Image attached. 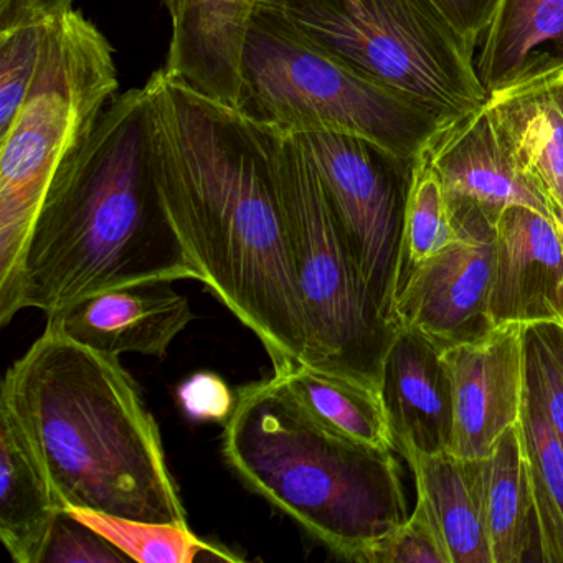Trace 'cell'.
Instances as JSON below:
<instances>
[{
    "instance_id": "obj_22",
    "label": "cell",
    "mask_w": 563,
    "mask_h": 563,
    "mask_svg": "<svg viewBox=\"0 0 563 563\" xmlns=\"http://www.w3.org/2000/svg\"><path fill=\"white\" fill-rule=\"evenodd\" d=\"M273 375L282 378L299 404L332 433L362 446L397 453L377 388L305 364Z\"/></svg>"
},
{
    "instance_id": "obj_16",
    "label": "cell",
    "mask_w": 563,
    "mask_h": 563,
    "mask_svg": "<svg viewBox=\"0 0 563 563\" xmlns=\"http://www.w3.org/2000/svg\"><path fill=\"white\" fill-rule=\"evenodd\" d=\"M477 77L489 100L563 84V0H499Z\"/></svg>"
},
{
    "instance_id": "obj_21",
    "label": "cell",
    "mask_w": 563,
    "mask_h": 563,
    "mask_svg": "<svg viewBox=\"0 0 563 563\" xmlns=\"http://www.w3.org/2000/svg\"><path fill=\"white\" fill-rule=\"evenodd\" d=\"M481 489L493 563L542 562L520 421L481 460Z\"/></svg>"
},
{
    "instance_id": "obj_8",
    "label": "cell",
    "mask_w": 563,
    "mask_h": 563,
    "mask_svg": "<svg viewBox=\"0 0 563 563\" xmlns=\"http://www.w3.org/2000/svg\"><path fill=\"white\" fill-rule=\"evenodd\" d=\"M239 110L302 133L334 130L418 159L446 124L375 84L256 4L243 48Z\"/></svg>"
},
{
    "instance_id": "obj_2",
    "label": "cell",
    "mask_w": 563,
    "mask_h": 563,
    "mask_svg": "<svg viewBox=\"0 0 563 563\" xmlns=\"http://www.w3.org/2000/svg\"><path fill=\"white\" fill-rule=\"evenodd\" d=\"M200 282L151 167L146 88L117 95L55 177L9 285L0 324L22 309L51 316L104 289Z\"/></svg>"
},
{
    "instance_id": "obj_5",
    "label": "cell",
    "mask_w": 563,
    "mask_h": 563,
    "mask_svg": "<svg viewBox=\"0 0 563 563\" xmlns=\"http://www.w3.org/2000/svg\"><path fill=\"white\" fill-rule=\"evenodd\" d=\"M118 88L114 51L100 29L75 9L54 19L27 100L0 133V288L18 269L52 183Z\"/></svg>"
},
{
    "instance_id": "obj_11",
    "label": "cell",
    "mask_w": 563,
    "mask_h": 563,
    "mask_svg": "<svg viewBox=\"0 0 563 563\" xmlns=\"http://www.w3.org/2000/svg\"><path fill=\"white\" fill-rule=\"evenodd\" d=\"M441 357L453 397V434L448 451L463 460H484L522 415L523 325H494L483 338L444 349Z\"/></svg>"
},
{
    "instance_id": "obj_3",
    "label": "cell",
    "mask_w": 563,
    "mask_h": 563,
    "mask_svg": "<svg viewBox=\"0 0 563 563\" xmlns=\"http://www.w3.org/2000/svg\"><path fill=\"white\" fill-rule=\"evenodd\" d=\"M65 509L187 523L163 438L120 357L45 328L2 382Z\"/></svg>"
},
{
    "instance_id": "obj_10",
    "label": "cell",
    "mask_w": 563,
    "mask_h": 563,
    "mask_svg": "<svg viewBox=\"0 0 563 563\" xmlns=\"http://www.w3.org/2000/svg\"><path fill=\"white\" fill-rule=\"evenodd\" d=\"M460 236L401 283L395 324L420 332L440 351L494 328L489 316L496 225L471 207H450Z\"/></svg>"
},
{
    "instance_id": "obj_13",
    "label": "cell",
    "mask_w": 563,
    "mask_h": 563,
    "mask_svg": "<svg viewBox=\"0 0 563 563\" xmlns=\"http://www.w3.org/2000/svg\"><path fill=\"white\" fill-rule=\"evenodd\" d=\"M489 316L493 325L563 322L562 239L529 207H509L497 220Z\"/></svg>"
},
{
    "instance_id": "obj_19",
    "label": "cell",
    "mask_w": 563,
    "mask_h": 563,
    "mask_svg": "<svg viewBox=\"0 0 563 563\" xmlns=\"http://www.w3.org/2000/svg\"><path fill=\"white\" fill-rule=\"evenodd\" d=\"M487 110L520 176L563 225V88H536L487 101Z\"/></svg>"
},
{
    "instance_id": "obj_12",
    "label": "cell",
    "mask_w": 563,
    "mask_h": 563,
    "mask_svg": "<svg viewBox=\"0 0 563 563\" xmlns=\"http://www.w3.org/2000/svg\"><path fill=\"white\" fill-rule=\"evenodd\" d=\"M174 282H143L95 292L47 316L51 331L101 354L163 357L196 319Z\"/></svg>"
},
{
    "instance_id": "obj_32",
    "label": "cell",
    "mask_w": 563,
    "mask_h": 563,
    "mask_svg": "<svg viewBox=\"0 0 563 563\" xmlns=\"http://www.w3.org/2000/svg\"><path fill=\"white\" fill-rule=\"evenodd\" d=\"M463 37L476 47L486 32L499 0H434Z\"/></svg>"
},
{
    "instance_id": "obj_14",
    "label": "cell",
    "mask_w": 563,
    "mask_h": 563,
    "mask_svg": "<svg viewBox=\"0 0 563 563\" xmlns=\"http://www.w3.org/2000/svg\"><path fill=\"white\" fill-rule=\"evenodd\" d=\"M423 157L440 177L450 207L479 210L496 225L509 207L550 217L539 192L520 176L486 107L444 126Z\"/></svg>"
},
{
    "instance_id": "obj_15",
    "label": "cell",
    "mask_w": 563,
    "mask_h": 563,
    "mask_svg": "<svg viewBox=\"0 0 563 563\" xmlns=\"http://www.w3.org/2000/svg\"><path fill=\"white\" fill-rule=\"evenodd\" d=\"M380 395L398 454L450 450L451 382L441 351L420 332L397 325L382 367Z\"/></svg>"
},
{
    "instance_id": "obj_26",
    "label": "cell",
    "mask_w": 563,
    "mask_h": 563,
    "mask_svg": "<svg viewBox=\"0 0 563 563\" xmlns=\"http://www.w3.org/2000/svg\"><path fill=\"white\" fill-rule=\"evenodd\" d=\"M526 397L545 415L563 444V322L523 325Z\"/></svg>"
},
{
    "instance_id": "obj_25",
    "label": "cell",
    "mask_w": 563,
    "mask_h": 563,
    "mask_svg": "<svg viewBox=\"0 0 563 563\" xmlns=\"http://www.w3.org/2000/svg\"><path fill=\"white\" fill-rule=\"evenodd\" d=\"M457 236L460 232L454 225L440 177L421 154L405 217L400 286L411 269L446 250Z\"/></svg>"
},
{
    "instance_id": "obj_28",
    "label": "cell",
    "mask_w": 563,
    "mask_h": 563,
    "mask_svg": "<svg viewBox=\"0 0 563 563\" xmlns=\"http://www.w3.org/2000/svg\"><path fill=\"white\" fill-rule=\"evenodd\" d=\"M357 563H450L443 539L423 500L418 499L400 526L361 550Z\"/></svg>"
},
{
    "instance_id": "obj_30",
    "label": "cell",
    "mask_w": 563,
    "mask_h": 563,
    "mask_svg": "<svg viewBox=\"0 0 563 563\" xmlns=\"http://www.w3.org/2000/svg\"><path fill=\"white\" fill-rule=\"evenodd\" d=\"M177 404L189 420L225 423L236 397L219 374L197 372L177 387Z\"/></svg>"
},
{
    "instance_id": "obj_33",
    "label": "cell",
    "mask_w": 563,
    "mask_h": 563,
    "mask_svg": "<svg viewBox=\"0 0 563 563\" xmlns=\"http://www.w3.org/2000/svg\"><path fill=\"white\" fill-rule=\"evenodd\" d=\"M163 2L164 8H166L167 14H169L170 22L174 25L180 21L183 18L184 5H186V0H161Z\"/></svg>"
},
{
    "instance_id": "obj_17",
    "label": "cell",
    "mask_w": 563,
    "mask_h": 563,
    "mask_svg": "<svg viewBox=\"0 0 563 563\" xmlns=\"http://www.w3.org/2000/svg\"><path fill=\"white\" fill-rule=\"evenodd\" d=\"M256 0H186L163 70L239 108L242 62Z\"/></svg>"
},
{
    "instance_id": "obj_4",
    "label": "cell",
    "mask_w": 563,
    "mask_h": 563,
    "mask_svg": "<svg viewBox=\"0 0 563 563\" xmlns=\"http://www.w3.org/2000/svg\"><path fill=\"white\" fill-rule=\"evenodd\" d=\"M223 424L233 473L341 559L410 516L395 451L332 433L276 375L240 388Z\"/></svg>"
},
{
    "instance_id": "obj_23",
    "label": "cell",
    "mask_w": 563,
    "mask_h": 563,
    "mask_svg": "<svg viewBox=\"0 0 563 563\" xmlns=\"http://www.w3.org/2000/svg\"><path fill=\"white\" fill-rule=\"evenodd\" d=\"M543 563H563V444L545 415L523 395L520 415Z\"/></svg>"
},
{
    "instance_id": "obj_20",
    "label": "cell",
    "mask_w": 563,
    "mask_h": 563,
    "mask_svg": "<svg viewBox=\"0 0 563 563\" xmlns=\"http://www.w3.org/2000/svg\"><path fill=\"white\" fill-rule=\"evenodd\" d=\"M413 474L423 500L443 539L450 563H493L484 522L481 460H463L450 451L400 454Z\"/></svg>"
},
{
    "instance_id": "obj_6",
    "label": "cell",
    "mask_w": 563,
    "mask_h": 563,
    "mask_svg": "<svg viewBox=\"0 0 563 563\" xmlns=\"http://www.w3.org/2000/svg\"><path fill=\"white\" fill-rule=\"evenodd\" d=\"M316 47L451 124L486 107L474 47L434 0H256Z\"/></svg>"
},
{
    "instance_id": "obj_7",
    "label": "cell",
    "mask_w": 563,
    "mask_h": 563,
    "mask_svg": "<svg viewBox=\"0 0 563 563\" xmlns=\"http://www.w3.org/2000/svg\"><path fill=\"white\" fill-rule=\"evenodd\" d=\"M265 126L305 312V365L380 390L385 354L397 325L365 286L301 141L289 131Z\"/></svg>"
},
{
    "instance_id": "obj_9",
    "label": "cell",
    "mask_w": 563,
    "mask_h": 563,
    "mask_svg": "<svg viewBox=\"0 0 563 563\" xmlns=\"http://www.w3.org/2000/svg\"><path fill=\"white\" fill-rule=\"evenodd\" d=\"M292 134L316 167L365 286L395 324L405 217L418 159L342 131Z\"/></svg>"
},
{
    "instance_id": "obj_18",
    "label": "cell",
    "mask_w": 563,
    "mask_h": 563,
    "mask_svg": "<svg viewBox=\"0 0 563 563\" xmlns=\"http://www.w3.org/2000/svg\"><path fill=\"white\" fill-rule=\"evenodd\" d=\"M44 460L18 415L0 401V537L12 560L38 563L64 510Z\"/></svg>"
},
{
    "instance_id": "obj_24",
    "label": "cell",
    "mask_w": 563,
    "mask_h": 563,
    "mask_svg": "<svg viewBox=\"0 0 563 563\" xmlns=\"http://www.w3.org/2000/svg\"><path fill=\"white\" fill-rule=\"evenodd\" d=\"M68 514L97 530L137 563H194L197 560L236 562L240 556L199 539L187 523L147 522L97 510L67 507Z\"/></svg>"
},
{
    "instance_id": "obj_27",
    "label": "cell",
    "mask_w": 563,
    "mask_h": 563,
    "mask_svg": "<svg viewBox=\"0 0 563 563\" xmlns=\"http://www.w3.org/2000/svg\"><path fill=\"white\" fill-rule=\"evenodd\" d=\"M52 21L0 32V133L27 100L47 44Z\"/></svg>"
},
{
    "instance_id": "obj_31",
    "label": "cell",
    "mask_w": 563,
    "mask_h": 563,
    "mask_svg": "<svg viewBox=\"0 0 563 563\" xmlns=\"http://www.w3.org/2000/svg\"><path fill=\"white\" fill-rule=\"evenodd\" d=\"M75 0H0V32L54 21L74 9Z\"/></svg>"
},
{
    "instance_id": "obj_34",
    "label": "cell",
    "mask_w": 563,
    "mask_h": 563,
    "mask_svg": "<svg viewBox=\"0 0 563 563\" xmlns=\"http://www.w3.org/2000/svg\"><path fill=\"white\" fill-rule=\"evenodd\" d=\"M562 88H563V84H562ZM559 232H560V239H562V243H563V225L560 227Z\"/></svg>"
},
{
    "instance_id": "obj_1",
    "label": "cell",
    "mask_w": 563,
    "mask_h": 563,
    "mask_svg": "<svg viewBox=\"0 0 563 563\" xmlns=\"http://www.w3.org/2000/svg\"><path fill=\"white\" fill-rule=\"evenodd\" d=\"M144 88L154 183L200 282L260 339L273 374L305 364L268 128L163 68Z\"/></svg>"
},
{
    "instance_id": "obj_29",
    "label": "cell",
    "mask_w": 563,
    "mask_h": 563,
    "mask_svg": "<svg viewBox=\"0 0 563 563\" xmlns=\"http://www.w3.org/2000/svg\"><path fill=\"white\" fill-rule=\"evenodd\" d=\"M126 553L97 530L62 510L52 523L38 563H130Z\"/></svg>"
}]
</instances>
